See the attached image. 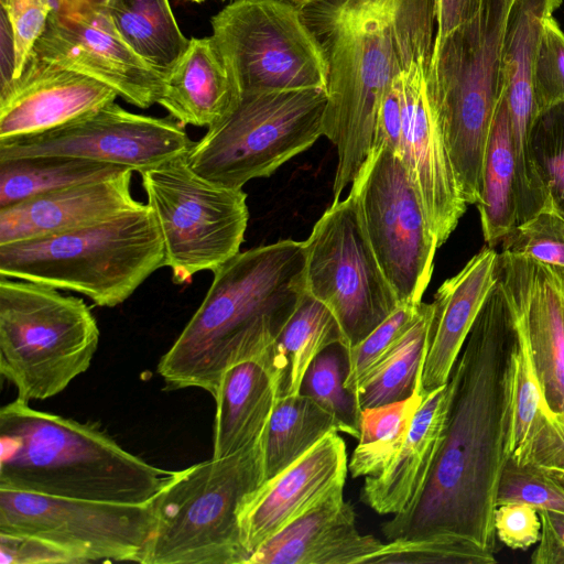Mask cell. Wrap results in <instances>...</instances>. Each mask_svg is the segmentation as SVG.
Masks as SVG:
<instances>
[{"instance_id": "1", "label": "cell", "mask_w": 564, "mask_h": 564, "mask_svg": "<svg viewBox=\"0 0 564 564\" xmlns=\"http://www.w3.org/2000/svg\"><path fill=\"white\" fill-rule=\"evenodd\" d=\"M519 330L497 282L452 369L445 420L426 482L409 510L381 525L388 541L449 543L496 563L494 514L513 431Z\"/></svg>"}, {"instance_id": "2", "label": "cell", "mask_w": 564, "mask_h": 564, "mask_svg": "<svg viewBox=\"0 0 564 564\" xmlns=\"http://www.w3.org/2000/svg\"><path fill=\"white\" fill-rule=\"evenodd\" d=\"M300 9L327 68L323 135L337 150L336 200L371 150L386 89L412 63L431 58L436 0H314Z\"/></svg>"}, {"instance_id": "3", "label": "cell", "mask_w": 564, "mask_h": 564, "mask_svg": "<svg viewBox=\"0 0 564 564\" xmlns=\"http://www.w3.org/2000/svg\"><path fill=\"white\" fill-rule=\"evenodd\" d=\"M304 241L292 239L240 251L213 274L196 312L158 373L169 390L215 394L224 370L272 341L305 291Z\"/></svg>"}, {"instance_id": "4", "label": "cell", "mask_w": 564, "mask_h": 564, "mask_svg": "<svg viewBox=\"0 0 564 564\" xmlns=\"http://www.w3.org/2000/svg\"><path fill=\"white\" fill-rule=\"evenodd\" d=\"M170 473L129 453L96 424L35 410L19 398L0 409V488L145 503Z\"/></svg>"}, {"instance_id": "5", "label": "cell", "mask_w": 564, "mask_h": 564, "mask_svg": "<svg viewBox=\"0 0 564 564\" xmlns=\"http://www.w3.org/2000/svg\"><path fill=\"white\" fill-rule=\"evenodd\" d=\"M513 0H482L476 13L435 39L427 67L449 159L467 205L480 199L494 121L505 97L502 46Z\"/></svg>"}, {"instance_id": "6", "label": "cell", "mask_w": 564, "mask_h": 564, "mask_svg": "<svg viewBox=\"0 0 564 564\" xmlns=\"http://www.w3.org/2000/svg\"><path fill=\"white\" fill-rule=\"evenodd\" d=\"M164 245L148 204L94 226L0 245V275L45 284L115 307L158 269Z\"/></svg>"}, {"instance_id": "7", "label": "cell", "mask_w": 564, "mask_h": 564, "mask_svg": "<svg viewBox=\"0 0 564 564\" xmlns=\"http://www.w3.org/2000/svg\"><path fill=\"white\" fill-rule=\"evenodd\" d=\"M263 481V432L229 456L171 471L151 500L155 527L143 564H247L238 516Z\"/></svg>"}, {"instance_id": "8", "label": "cell", "mask_w": 564, "mask_h": 564, "mask_svg": "<svg viewBox=\"0 0 564 564\" xmlns=\"http://www.w3.org/2000/svg\"><path fill=\"white\" fill-rule=\"evenodd\" d=\"M99 328L83 299L0 275V372L20 400L64 391L90 366Z\"/></svg>"}, {"instance_id": "9", "label": "cell", "mask_w": 564, "mask_h": 564, "mask_svg": "<svg viewBox=\"0 0 564 564\" xmlns=\"http://www.w3.org/2000/svg\"><path fill=\"white\" fill-rule=\"evenodd\" d=\"M325 89L241 94L236 106L207 128L186 159L204 178L241 189L269 177L323 135Z\"/></svg>"}, {"instance_id": "10", "label": "cell", "mask_w": 564, "mask_h": 564, "mask_svg": "<svg viewBox=\"0 0 564 564\" xmlns=\"http://www.w3.org/2000/svg\"><path fill=\"white\" fill-rule=\"evenodd\" d=\"M182 155L140 172L147 204L158 221L164 267L175 284L221 267L240 252L249 212L247 194L213 183Z\"/></svg>"}, {"instance_id": "11", "label": "cell", "mask_w": 564, "mask_h": 564, "mask_svg": "<svg viewBox=\"0 0 564 564\" xmlns=\"http://www.w3.org/2000/svg\"><path fill=\"white\" fill-rule=\"evenodd\" d=\"M349 193L400 304H420L440 246L403 160L387 144L372 147Z\"/></svg>"}, {"instance_id": "12", "label": "cell", "mask_w": 564, "mask_h": 564, "mask_svg": "<svg viewBox=\"0 0 564 564\" xmlns=\"http://www.w3.org/2000/svg\"><path fill=\"white\" fill-rule=\"evenodd\" d=\"M210 23L240 95L326 90V63L299 6L288 0H234Z\"/></svg>"}, {"instance_id": "13", "label": "cell", "mask_w": 564, "mask_h": 564, "mask_svg": "<svg viewBox=\"0 0 564 564\" xmlns=\"http://www.w3.org/2000/svg\"><path fill=\"white\" fill-rule=\"evenodd\" d=\"M304 247L305 290L330 308L348 350L400 305L350 193L324 212Z\"/></svg>"}, {"instance_id": "14", "label": "cell", "mask_w": 564, "mask_h": 564, "mask_svg": "<svg viewBox=\"0 0 564 564\" xmlns=\"http://www.w3.org/2000/svg\"><path fill=\"white\" fill-rule=\"evenodd\" d=\"M154 527L151 501H95L0 488V532L50 540L83 563L143 564Z\"/></svg>"}, {"instance_id": "15", "label": "cell", "mask_w": 564, "mask_h": 564, "mask_svg": "<svg viewBox=\"0 0 564 564\" xmlns=\"http://www.w3.org/2000/svg\"><path fill=\"white\" fill-rule=\"evenodd\" d=\"M194 143L174 118L134 113L113 101L51 130L0 140V161L66 156L140 173L187 154Z\"/></svg>"}, {"instance_id": "16", "label": "cell", "mask_w": 564, "mask_h": 564, "mask_svg": "<svg viewBox=\"0 0 564 564\" xmlns=\"http://www.w3.org/2000/svg\"><path fill=\"white\" fill-rule=\"evenodd\" d=\"M31 54L99 80L142 109L162 93L164 76L126 42L105 4L54 9Z\"/></svg>"}, {"instance_id": "17", "label": "cell", "mask_w": 564, "mask_h": 564, "mask_svg": "<svg viewBox=\"0 0 564 564\" xmlns=\"http://www.w3.org/2000/svg\"><path fill=\"white\" fill-rule=\"evenodd\" d=\"M497 279L527 343L546 405L564 423V268L500 252Z\"/></svg>"}, {"instance_id": "18", "label": "cell", "mask_w": 564, "mask_h": 564, "mask_svg": "<svg viewBox=\"0 0 564 564\" xmlns=\"http://www.w3.org/2000/svg\"><path fill=\"white\" fill-rule=\"evenodd\" d=\"M430 58L412 63L401 78L403 121L399 155L422 198L441 247L467 209L427 85Z\"/></svg>"}, {"instance_id": "19", "label": "cell", "mask_w": 564, "mask_h": 564, "mask_svg": "<svg viewBox=\"0 0 564 564\" xmlns=\"http://www.w3.org/2000/svg\"><path fill=\"white\" fill-rule=\"evenodd\" d=\"M348 471L345 441L338 431H330L248 494L238 520L241 542L249 555L330 489L345 484Z\"/></svg>"}, {"instance_id": "20", "label": "cell", "mask_w": 564, "mask_h": 564, "mask_svg": "<svg viewBox=\"0 0 564 564\" xmlns=\"http://www.w3.org/2000/svg\"><path fill=\"white\" fill-rule=\"evenodd\" d=\"M561 2L513 0L503 39L502 75L516 158L519 223L533 216L545 202L529 155L530 134L538 116L533 69L542 22Z\"/></svg>"}, {"instance_id": "21", "label": "cell", "mask_w": 564, "mask_h": 564, "mask_svg": "<svg viewBox=\"0 0 564 564\" xmlns=\"http://www.w3.org/2000/svg\"><path fill=\"white\" fill-rule=\"evenodd\" d=\"M118 96L99 80L31 54L21 75L0 86V140L51 130Z\"/></svg>"}, {"instance_id": "22", "label": "cell", "mask_w": 564, "mask_h": 564, "mask_svg": "<svg viewBox=\"0 0 564 564\" xmlns=\"http://www.w3.org/2000/svg\"><path fill=\"white\" fill-rule=\"evenodd\" d=\"M339 484L264 541L247 564H366L383 543L359 532Z\"/></svg>"}, {"instance_id": "23", "label": "cell", "mask_w": 564, "mask_h": 564, "mask_svg": "<svg viewBox=\"0 0 564 564\" xmlns=\"http://www.w3.org/2000/svg\"><path fill=\"white\" fill-rule=\"evenodd\" d=\"M133 172L58 188L1 207L0 245L82 229L143 207L145 204L131 194Z\"/></svg>"}, {"instance_id": "24", "label": "cell", "mask_w": 564, "mask_h": 564, "mask_svg": "<svg viewBox=\"0 0 564 564\" xmlns=\"http://www.w3.org/2000/svg\"><path fill=\"white\" fill-rule=\"evenodd\" d=\"M285 365L275 340L230 364L216 402L213 458L229 456L257 440L283 394Z\"/></svg>"}, {"instance_id": "25", "label": "cell", "mask_w": 564, "mask_h": 564, "mask_svg": "<svg viewBox=\"0 0 564 564\" xmlns=\"http://www.w3.org/2000/svg\"><path fill=\"white\" fill-rule=\"evenodd\" d=\"M498 252L488 246L435 293L430 344L421 375L425 395L447 383L471 326L497 282Z\"/></svg>"}, {"instance_id": "26", "label": "cell", "mask_w": 564, "mask_h": 564, "mask_svg": "<svg viewBox=\"0 0 564 564\" xmlns=\"http://www.w3.org/2000/svg\"><path fill=\"white\" fill-rule=\"evenodd\" d=\"M447 399V383L423 395L398 453L383 470L365 478L360 500L378 514H401L420 496L440 445Z\"/></svg>"}, {"instance_id": "27", "label": "cell", "mask_w": 564, "mask_h": 564, "mask_svg": "<svg viewBox=\"0 0 564 564\" xmlns=\"http://www.w3.org/2000/svg\"><path fill=\"white\" fill-rule=\"evenodd\" d=\"M240 91L213 35L192 37L184 53L164 74L158 99L183 126L206 127L223 119Z\"/></svg>"}, {"instance_id": "28", "label": "cell", "mask_w": 564, "mask_h": 564, "mask_svg": "<svg viewBox=\"0 0 564 564\" xmlns=\"http://www.w3.org/2000/svg\"><path fill=\"white\" fill-rule=\"evenodd\" d=\"M510 457L564 486V423L546 405L520 330Z\"/></svg>"}, {"instance_id": "29", "label": "cell", "mask_w": 564, "mask_h": 564, "mask_svg": "<svg viewBox=\"0 0 564 564\" xmlns=\"http://www.w3.org/2000/svg\"><path fill=\"white\" fill-rule=\"evenodd\" d=\"M476 205L485 242L494 248L518 224L517 169L506 97L494 121Z\"/></svg>"}, {"instance_id": "30", "label": "cell", "mask_w": 564, "mask_h": 564, "mask_svg": "<svg viewBox=\"0 0 564 564\" xmlns=\"http://www.w3.org/2000/svg\"><path fill=\"white\" fill-rule=\"evenodd\" d=\"M105 7L126 42L163 76L188 45L169 0H107Z\"/></svg>"}, {"instance_id": "31", "label": "cell", "mask_w": 564, "mask_h": 564, "mask_svg": "<svg viewBox=\"0 0 564 564\" xmlns=\"http://www.w3.org/2000/svg\"><path fill=\"white\" fill-rule=\"evenodd\" d=\"M330 431H338L336 420L311 398L302 393L280 397L263 431L264 481Z\"/></svg>"}, {"instance_id": "32", "label": "cell", "mask_w": 564, "mask_h": 564, "mask_svg": "<svg viewBox=\"0 0 564 564\" xmlns=\"http://www.w3.org/2000/svg\"><path fill=\"white\" fill-rule=\"evenodd\" d=\"M432 315V304L422 302L412 326L360 381L356 391L360 410L406 399L421 384Z\"/></svg>"}, {"instance_id": "33", "label": "cell", "mask_w": 564, "mask_h": 564, "mask_svg": "<svg viewBox=\"0 0 564 564\" xmlns=\"http://www.w3.org/2000/svg\"><path fill=\"white\" fill-rule=\"evenodd\" d=\"M129 170L132 169L66 156L0 161V208L58 188L115 177Z\"/></svg>"}, {"instance_id": "34", "label": "cell", "mask_w": 564, "mask_h": 564, "mask_svg": "<svg viewBox=\"0 0 564 564\" xmlns=\"http://www.w3.org/2000/svg\"><path fill=\"white\" fill-rule=\"evenodd\" d=\"M343 346V335L330 308L306 290L276 335L275 345L285 365L282 395L300 393L312 361L332 345Z\"/></svg>"}, {"instance_id": "35", "label": "cell", "mask_w": 564, "mask_h": 564, "mask_svg": "<svg viewBox=\"0 0 564 564\" xmlns=\"http://www.w3.org/2000/svg\"><path fill=\"white\" fill-rule=\"evenodd\" d=\"M422 399L419 384L406 399L361 409L358 444L348 460L354 478L377 475L389 465L402 446Z\"/></svg>"}, {"instance_id": "36", "label": "cell", "mask_w": 564, "mask_h": 564, "mask_svg": "<svg viewBox=\"0 0 564 564\" xmlns=\"http://www.w3.org/2000/svg\"><path fill=\"white\" fill-rule=\"evenodd\" d=\"M346 370L345 348L340 344L332 345L308 366L300 393L332 414L338 432L358 438L361 410L357 397L344 386Z\"/></svg>"}, {"instance_id": "37", "label": "cell", "mask_w": 564, "mask_h": 564, "mask_svg": "<svg viewBox=\"0 0 564 564\" xmlns=\"http://www.w3.org/2000/svg\"><path fill=\"white\" fill-rule=\"evenodd\" d=\"M530 163L545 199L564 213V102L540 112L529 141Z\"/></svg>"}, {"instance_id": "38", "label": "cell", "mask_w": 564, "mask_h": 564, "mask_svg": "<svg viewBox=\"0 0 564 564\" xmlns=\"http://www.w3.org/2000/svg\"><path fill=\"white\" fill-rule=\"evenodd\" d=\"M502 251L564 268V213L551 198L502 239Z\"/></svg>"}, {"instance_id": "39", "label": "cell", "mask_w": 564, "mask_h": 564, "mask_svg": "<svg viewBox=\"0 0 564 564\" xmlns=\"http://www.w3.org/2000/svg\"><path fill=\"white\" fill-rule=\"evenodd\" d=\"M422 303V302H421ZM420 304H400L361 341L346 350L344 386L356 395L360 381L383 359L415 322Z\"/></svg>"}, {"instance_id": "40", "label": "cell", "mask_w": 564, "mask_h": 564, "mask_svg": "<svg viewBox=\"0 0 564 564\" xmlns=\"http://www.w3.org/2000/svg\"><path fill=\"white\" fill-rule=\"evenodd\" d=\"M538 115L564 102V31L552 15L542 22L533 69Z\"/></svg>"}, {"instance_id": "41", "label": "cell", "mask_w": 564, "mask_h": 564, "mask_svg": "<svg viewBox=\"0 0 564 564\" xmlns=\"http://www.w3.org/2000/svg\"><path fill=\"white\" fill-rule=\"evenodd\" d=\"M511 502L564 513V486L542 471L519 465L509 456L499 481L497 506Z\"/></svg>"}, {"instance_id": "42", "label": "cell", "mask_w": 564, "mask_h": 564, "mask_svg": "<svg viewBox=\"0 0 564 564\" xmlns=\"http://www.w3.org/2000/svg\"><path fill=\"white\" fill-rule=\"evenodd\" d=\"M1 14L6 18L13 39L14 73L18 78L35 43L45 30L54 6L52 0H0Z\"/></svg>"}, {"instance_id": "43", "label": "cell", "mask_w": 564, "mask_h": 564, "mask_svg": "<svg viewBox=\"0 0 564 564\" xmlns=\"http://www.w3.org/2000/svg\"><path fill=\"white\" fill-rule=\"evenodd\" d=\"M1 564H84L66 547L34 535L0 532Z\"/></svg>"}, {"instance_id": "44", "label": "cell", "mask_w": 564, "mask_h": 564, "mask_svg": "<svg viewBox=\"0 0 564 564\" xmlns=\"http://www.w3.org/2000/svg\"><path fill=\"white\" fill-rule=\"evenodd\" d=\"M494 525L497 539L511 550L525 551L540 540L541 519L538 509L528 503L497 506Z\"/></svg>"}, {"instance_id": "45", "label": "cell", "mask_w": 564, "mask_h": 564, "mask_svg": "<svg viewBox=\"0 0 564 564\" xmlns=\"http://www.w3.org/2000/svg\"><path fill=\"white\" fill-rule=\"evenodd\" d=\"M403 121L401 78L398 75L386 89L378 107L372 147L387 144L399 153ZM371 147V148H372Z\"/></svg>"}, {"instance_id": "46", "label": "cell", "mask_w": 564, "mask_h": 564, "mask_svg": "<svg viewBox=\"0 0 564 564\" xmlns=\"http://www.w3.org/2000/svg\"><path fill=\"white\" fill-rule=\"evenodd\" d=\"M541 534L531 554L532 564H564V513L538 510Z\"/></svg>"}, {"instance_id": "47", "label": "cell", "mask_w": 564, "mask_h": 564, "mask_svg": "<svg viewBox=\"0 0 564 564\" xmlns=\"http://www.w3.org/2000/svg\"><path fill=\"white\" fill-rule=\"evenodd\" d=\"M482 0H436L437 30L435 39H441L470 19Z\"/></svg>"}, {"instance_id": "48", "label": "cell", "mask_w": 564, "mask_h": 564, "mask_svg": "<svg viewBox=\"0 0 564 564\" xmlns=\"http://www.w3.org/2000/svg\"><path fill=\"white\" fill-rule=\"evenodd\" d=\"M106 1L107 0H52L54 9L84 3L105 4Z\"/></svg>"}, {"instance_id": "49", "label": "cell", "mask_w": 564, "mask_h": 564, "mask_svg": "<svg viewBox=\"0 0 564 564\" xmlns=\"http://www.w3.org/2000/svg\"><path fill=\"white\" fill-rule=\"evenodd\" d=\"M288 1H290V2L301 7V6L306 4V3L311 2V1H314V0H288Z\"/></svg>"}, {"instance_id": "50", "label": "cell", "mask_w": 564, "mask_h": 564, "mask_svg": "<svg viewBox=\"0 0 564 564\" xmlns=\"http://www.w3.org/2000/svg\"><path fill=\"white\" fill-rule=\"evenodd\" d=\"M186 1L195 2V3H203L207 0H186Z\"/></svg>"}]
</instances>
